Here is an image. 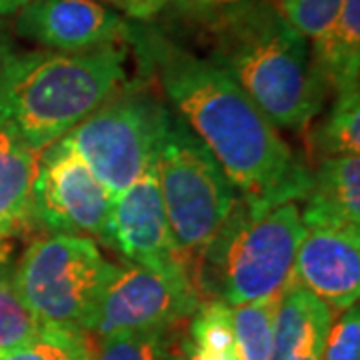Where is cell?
<instances>
[{"label": "cell", "mask_w": 360, "mask_h": 360, "mask_svg": "<svg viewBox=\"0 0 360 360\" xmlns=\"http://www.w3.org/2000/svg\"><path fill=\"white\" fill-rule=\"evenodd\" d=\"M168 115L167 104L146 82H127L63 141L115 198L158 155Z\"/></svg>", "instance_id": "52a82bcc"}, {"label": "cell", "mask_w": 360, "mask_h": 360, "mask_svg": "<svg viewBox=\"0 0 360 360\" xmlns=\"http://www.w3.org/2000/svg\"><path fill=\"white\" fill-rule=\"evenodd\" d=\"M13 245L8 243V238H0V284L11 281L13 276Z\"/></svg>", "instance_id": "4316f807"}, {"label": "cell", "mask_w": 360, "mask_h": 360, "mask_svg": "<svg viewBox=\"0 0 360 360\" xmlns=\"http://www.w3.org/2000/svg\"><path fill=\"white\" fill-rule=\"evenodd\" d=\"M295 281L333 310H347L360 296V231L307 229L295 262Z\"/></svg>", "instance_id": "7c38bea8"}, {"label": "cell", "mask_w": 360, "mask_h": 360, "mask_svg": "<svg viewBox=\"0 0 360 360\" xmlns=\"http://www.w3.org/2000/svg\"><path fill=\"white\" fill-rule=\"evenodd\" d=\"M42 322L14 290L13 281L0 284V352L30 342Z\"/></svg>", "instance_id": "44dd1931"}, {"label": "cell", "mask_w": 360, "mask_h": 360, "mask_svg": "<svg viewBox=\"0 0 360 360\" xmlns=\"http://www.w3.org/2000/svg\"><path fill=\"white\" fill-rule=\"evenodd\" d=\"M258 0H168L174 16L182 18L186 25L202 30L217 20L245 8Z\"/></svg>", "instance_id": "cb8c5ba5"}, {"label": "cell", "mask_w": 360, "mask_h": 360, "mask_svg": "<svg viewBox=\"0 0 360 360\" xmlns=\"http://www.w3.org/2000/svg\"><path fill=\"white\" fill-rule=\"evenodd\" d=\"M360 150V92L359 89L336 92L328 115L310 130V160H330L359 156Z\"/></svg>", "instance_id": "e0dca14e"}, {"label": "cell", "mask_w": 360, "mask_h": 360, "mask_svg": "<svg viewBox=\"0 0 360 360\" xmlns=\"http://www.w3.org/2000/svg\"><path fill=\"white\" fill-rule=\"evenodd\" d=\"M333 319L319 296L292 281L276 304L270 360H292L309 348L324 347Z\"/></svg>", "instance_id": "9a60e30c"}, {"label": "cell", "mask_w": 360, "mask_h": 360, "mask_svg": "<svg viewBox=\"0 0 360 360\" xmlns=\"http://www.w3.org/2000/svg\"><path fill=\"white\" fill-rule=\"evenodd\" d=\"M321 360H360V309L352 304L330 326Z\"/></svg>", "instance_id": "603a6c76"}, {"label": "cell", "mask_w": 360, "mask_h": 360, "mask_svg": "<svg viewBox=\"0 0 360 360\" xmlns=\"http://www.w3.org/2000/svg\"><path fill=\"white\" fill-rule=\"evenodd\" d=\"M32 226L112 243V194L63 139L39 156L32 186Z\"/></svg>", "instance_id": "ba28073f"}, {"label": "cell", "mask_w": 360, "mask_h": 360, "mask_svg": "<svg viewBox=\"0 0 360 360\" xmlns=\"http://www.w3.org/2000/svg\"><path fill=\"white\" fill-rule=\"evenodd\" d=\"M310 63L335 94L359 89L360 0H345L335 22L314 39Z\"/></svg>", "instance_id": "2e32d148"}, {"label": "cell", "mask_w": 360, "mask_h": 360, "mask_svg": "<svg viewBox=\"0 0 360 360\" xmlns=\"http://www.w3.org/2000/svg\"><path fill=\"white\" fill-rule=\"evenodd\" d=\"M182 350L186 352V359L188 360H236L234 352H210V350L188 347L186 342L182 345Z\"/></svg>", "instance_id": "83f0119b"}, {"label": "cell", "mask_w": 360, "mask_h": 360, "mask_svg": "<svg viewBox=\"0 0 360 360\" xmlns=\"http://www.w3.org/2000/svg\"><path fill=\"white\" fill-rule=\"evenodd\" d=\"M94 348L86 330L72 324L42 322L30 342L2 352V360H94Z\"/></svg>", "instance_id": "ac0fdd59"}, {"label": "cell", "mask_w": 360, "mask_h": 360, "mask_svg": "<svg viewBox=\"0 0 360 360\" xmlns=\"http://www.w3.org/2000/svg\"><path fill=\"white\" fill-rule=\"evenodd\" d=\"M30 0H0V14H14Z\"/></svg>", "instance_id": "f1b7e54d"}, {"label": "cell", "mask_w": 360, "mask_h": 360, "mask_svg": "<svg viewBox=\"0 0 360 360\" xmlns=\"http://www.w3.org/2000/svg\"><path fill=\"white\" fill-rule=\"evenodd\" d=\"M106 2L115 4L116 8H120V11H124V8H127V0H106Z\"/></svg>", "instance_id": "4dcf8cb0"}, {"label": "cell", "mask_w": 360, "mask_h": 360, "mask_svg": "<svg viewBox=\"0 0 360 360\" xmlns=\"http://www.w3.org/2000/svg\"><path fill=\"white\" fill-rule=\"evenodd\" d=\"M14 56H16V51L13 49L11 40L0 30V90L4 86V80H6V75H8L11 65H13Z\"/></svg>", "instance_id": "484cf974"}, {"label": "cell", "mask_w": 360, "mask_h": 360, "mask_svg": "<svg viewBox=\"0 0 360 360\" xmlns=\"http://www.w3.org/2000/svg\"><path fill=\"white\" fill-rule=\"evenodd\" d=\"M168 0H127L124 13L136 20H153L167 8Z\"/></svg>", "instance_id": "d4e9b609"}, {"label": "cell", "mask_w": 360, "mask_h": 360, "mask_svg": "<svg viewBox=\"0 0 360 360\" xmlns=\"http://www.w3.org/2000/svg\"><path fill=\"white\" fill-rule=\"evenodd\" d=\"M14 30L56 52L127 44L134 25L101 0H30L16 11Z\"/></svg>", "instance_id": "30bf717a"}, {"label": "cell", "mask_w": 360, "mask_h": 360, "mask_svg": "<svg viewBox=\"0 0 360 360\" xmlns=\"http://www.w3.org/2000/svg\"><path fill=\"white\" fill-rule=\"evenodd\" d=\"M322 350H324V347L309 348V350H304V352L296 354L292 360H321L322 359Z\"/></svg>", "instance_id": "f546056e"}, {"label": "cell", "mask_w": 360, "mask_h": 360, "mask_svg": "<svg viewBox=\"0 0 360 360\" xmlns=\"http://www.w3.org/2000/svg\"><path fill=\"white\" fill-rule=\"evenodd\" d=\"M112 243L132 264L153 270L191 269L168 224L156 156L129 188L112 198Z\"/></svg>", "instance_id": "8fae6325"}, {"label": "cell", "mask_w": 360, "mask_h": 360, "mask_svg": "<svg viewBox=\"0 0 360 360\" xmlns=\"http://www.w3.org/2000/svg\"><path fill=\"white\" fill-rule=\"evenodd\" d=\"M39 156L0 116V238L32 229V186Z\"/></svg>", "instance_id": "5bb4252c"}, {"label": "cell", "mask_w": 360, "mask_h": 360, "mask_svg": "<svg viewBox=\"0 0 360 360\" xmlns=\"http://www.w3.org/2000/svg\"><path fill=\"white\" fill-rule=\"evenodd\" d=\"M165 360H188V359H186V354H182V352H176V354H168Z\"/></svg>", "instance_id": "1f68e13d"}, {"label": "cell", "mask_w": 360, "mask_h": 360, "mask_svg": "<svg viewBox=\"0 0 360 360\" xmlns=\"http://www.w3.org/2000/svg\"><path fill=\"white\" fill-rule=\"evenodd\" d=\"M156 174L168 224L196 283L198 269L219 243L240 194L219 160L172 110L158 146Z\"/></svg>", "instance_id": "277c9868"}, {"label": "cell", "mask_w": 360, "mask_h": 360, "mask_svg": "<svg viewBox=\"0 0 360 360\" xmlns=\"http://www.w3.org/2000/svg\"><path fill=\"white\" fill-rule=\"evenodd\" d=\"M200 304L202 298L191 269L118 266L89 333L103 338L127 330L172 328L193 319Z\"/></svg>", "instance_id": "9c48e42d"}, {"label": "cell", "mask_w": 360, "mask_h": 360, "mask_svg": "<svg viewBox=\"0 0 360 360\" xmlns=\"http://www.w3.org/2000/svg\"><path fill=\"white\" fill-rule=\"evenodd\" d=\"M300 217L307 229L336 226L360 231L359 156H340L319 162Z\"/></svg>", "instance_id": "4fadbf2b"}, {"label": "cell", "mask_w": 360, "mask_h": 360, "mask_svg": "<svg viewBox=\"0 0 360 360\" xmlns=\"http://www.w3.org/2000/svg\"><path fill=\"white\" fill-rule=\"evenodd\" d=\"M172 328L127 330L98 338L94 360H165L172 347Z\"/></svg>", "instance_id": "ffe728a7"}, {"label": "cell", "mask_w": 360, "mask_h": 360, "mask_svg": "<svg viewBox=\"0 0 360 360\" xmlns=\"http://www.w3.org/2000/svg\"><path fill=\"white\" fill-rule=\"evenodd\" d=\"M116 270L94 240L44 234L18 258L11 281L40 322L72 324L89 333Z\"/></svg>", "instance_id": "8992f818"}, {"label": "cell", "mask_w": 360, "mask_h": 360, "mask_svg": "<svg viewBox=\"0 0 360 360\" xmlns=\"http://www.w3.org/2000/svg\"><path fill=\"white\" fill-rule=\"evenodd\" d=\"M284 20L304 39H316L335 22L345 0H276Z\"/></svg>", "instance_id": "7402d4cb"}, {"label": "cell", "mask_w": 360, "mask_h": 360, "mask_svg": "<svg viewBox=\"0 0 360 360\" xmlns=\"http://www.w3.org/2000/svg\"><path fill=\"white\" fill-rule=\"evenodd\" d=\"M276 304L278 300H257L232 307L236 360H270Z\"/></svg>", "instance_id": "d6986e66"}, {"label": "cell", "mask_w": 360, "mask_h": 360, "mask_svg": "<svg viewBox=\"0 0 360 360\" xmlns=\"http://www.w3.org/2000/svg\"><path fill=\"white\" fill-rule=\"evenodd\" d=\"M304 234L307 226L296 202L255 208L238 198L234 214L198 274L210 264L219 283L214 290L231 307L278 300L295 281L296 255Z\"/></svg>", "instance_id": "5b68a950"}, {"label": "cell", "mask_w": 360, "mask_h": 360, "mask_svg": "<svg viewBox=\"0 0 360 360\" xmlns=\"http://www.w3.org/2000/svg\"><path fill=\"white\" fill-rule=\"evenodd\" d=\"M129 44L148 82L219 160L246 205L269 208L304 200L312 174L224 70L155 28L134 26Z\"/></svg>", "instance_id": "6da1fadb"}, {"label": "cell", "mask_w": 360, "mask_h": 360, "mask_svg": "<svg viewBox=\"0 0 360 360\" xmlns=\"http://www.w3.org/2000/svg\"><path fill=\"white\" fill-rule=\"evenodd\" d=\"M206 58L245 90L276 129L304 130L322 110L326 84L307 39L276 4L258 0L200 30Z\"/></svg>", "instance_id": "7a4b0ae2"}, {"label": "cell", "mask_w": 360, "mask_h": 360, "mask_svg": "<svg viewBox=\"0 0 360 360\" xmlns=\"http://www.w3.org/2000/svg\"><path fill=\"white\" fill-rule=\"evenodd\" d=\"M0 360H2V352H0Z\"/></svg>", "instance_id": "d6a6232c"}, {"label": "cell", "mask_w": 360, "mask_h": 360, "mask_svg": "<svg viewBox=\"0 0 360 360\" xmlns=\"http://www.w3.org/2000/svg\"><path fill=\"white\" fill-rule=\"evenodd\" d=\"M127 49L34 51L14 56L0 90V116L42 155L129 82Z\"/></svg>", "instance_id": "3957f363"}]
</instances>
